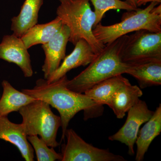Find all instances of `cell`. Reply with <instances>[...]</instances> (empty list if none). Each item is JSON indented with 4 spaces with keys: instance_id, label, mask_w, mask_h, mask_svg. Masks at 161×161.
Instances as JSON below:
<instances>
[{
    "instance_id": "obj_6",
    "label": "cell",
    "mask_w": 161,
    "mask_h": 161,
    "mask_svg": "<svg viewBox=\"0 0 161 161\" xmlns=\"http://www.w3.org/2000/svg\"><path fill=\"white\" fill-rule=\"evenodd\" d=\"M121 59L128 64L161 59V31L140 30L129 36Z\"/></svg>"
},
{
    "instance_id": "obj_3",
    "label": "cell",
    "mask_w": 161,
    "mask_h": 161,
    "mask_svg": "<svg viewBox=\"0 0 161 161\" xmlns=\"http://www.w3.org/2000/svg\"><path fill=\"white\" fill-rule=\"evenodd\" d=\"M59 1L60 4L57 8V17L69 30V42L75 45L79 40L83 39L96 55L100 53L105 45L93 34L96 16L91 9L89 0Z\"/></svg>"
},
{
    "instance_id": "obj_20",
    "label": "cell",
    "mask_w": 161,
    "mask_h": 161,
    "mask_svg": "<svg viewBox=\"0 0 161 161\" xmlns=\"http://www.w3.org/2000/svg\"><path fill=\"white\" fill-rule=\"evenodd\" d=\"M95 8L96 20L94 27L100 23L105 14L111 9H123L126 11L135 10L136 9L125 1L121 0H89Z\"/></svg>"
},
{
    "instance_id": "obj_2",
    "label": "cell",
    "mask_w": 161,
    "mask_h": 161,
    "mask_svg": "<svg viewBox=\"0 0 161 161\" xmlns=\"http://www.w3.org/2000/svg\"><path fill=\"white\" fill-rule=\"evenodd\" d=\"M128 38L129 36L124 35L106 44L85 69L68 80L67 87L73 92L84 93L104 80L126 74L130 64L122 61L121 53Z\"/></svg>"
},
{
    "instance_id": "obj_11",
    "label": "cell",
    "mask_w": 161,
    "mask_h": 161,
    "mask_svg": "<svg viewBox=\"0 0 161 161\" xmlns=\"http://www.w3.org/2000/svg\"><path fill=\"white\" fill-rule=\"evenodd\" d=\"M75 46L73 52L65 56L58 69L46 80L48 83L58 80L72 69L88 65L97 56L89 44L83 39L79 40Z\"/></svg>"
},
{
    "instance_id": "obj_16",
    "label": "cell",
    "mask_w": 161,
    "mask_h": 161,
    "mask_svg": "<svg viewBox=\"0 0 161 161\" xmlns=\"http://www.w3.org/2000/svg\"><path fill=\"white\" fill-rule=\"evenodd\" d=\"M143 95L140 88L130 82L119 88L112 95L108 106L118 119H122Z\"/></svg>"
},
{
    "instance_id": "obj_18",
    "label": "cell",
    "mask_w": 161,
    "mask_h": 161,
    "mask_svg": "<svg viewBox=\"0 0 161 161\" xmlns=\"http://www.w3.org/2000/svg\"><path fill=\"white\" fill-rule=\"evenodd\" d=\"M3 94L0 99V116H7L9 113L18 112L22 107L36 100V98L14 88L6 80L2 83Z\"/></svg>"
},
{
    "instance_id": "obj_15",
    "label": "cell",
    "mask_w": 161,
    "mask_h": 161,
    "mask_svg": "<svg viewBox=\"0 0 161 161\" xmlns=\"http://www.w3.org/2000/svg\"><path fill=\"white\" fill-rule=\"evenodd\" d=\"M161 132V105L157 108L152 116L145 123L143 127L139 130L136 144V152L135 160H143L145 154L153 140Z\"/></svg>"
},
{
    "instance_id": "obj_1",
    "label": "cell",
    "mask_w": 161,
    "mask_h": 161,
    "mask_svg": "<svg viewBox=\"0 0 161 161\" xmlns=\"http://www.w3.org/2000/svg\"><path fill=\"white\" fill-rule=\"evenodd\" d=\"M68 80L66 75L51 83H48L45 79H38L32 89L22 91L33 98L45 102L58 110L61 119V142L65 138L69 122L76 114L82 110L86 112L102 107L84 93L69 90L67 86Z\"/></svg>"
},
{
    "instance_id": "obj_23",
    "label": "cell",
    "mask_w": 161,
    "mask_h": 161,
    "mask_svg": "<svg viewBox=\"0 0 161 161\" xmlns=\"http://www.w3.org/2000/svg\"><path fill=\"white\" fill-rule=\"evenodd\" d=\"M125 1L127 2L136 9L138 8L137 5V0H125Z\"/></svg>"
},
{
    "instance_id": "obj_7",
    "label": "cell",
    "mask_w": 161,
    "mask_h": 161,
    "mask_svg": "<svg viewBox=\"0 0 161 161\" xmlns=\"http://www.w3.org/2000/svg\"><path fill=\"white\" fill-rule=\"evenodd\" d=\"M67 142L62 145V161H125L121 156L86 142L73 129H67Z\"/></svg>"
},
{
    "instance_id": "obj_21",
    "label": "cell",
    "mask_w": 161,
    "mask_h": 161,
    "mask_svg": "<svg viewBox=\"0 0 161 161\" xmlns=\"http://www.w3.org/2000/svg\"><path fill=\"white\" fill-rule=\"evenodd\" d=\"M27 138L33 147L38 161H61V154L56 152L54 148H49L45 141L38 135L28 136Z\"/></svg>"
},
{
    "instance_id": "obj_4",
    "label": "cell",
    "mask_w": 161,
    "mask_h": 161,
    "mask_svg": "<svg viewBox=\"0 0 161 161\" xmlns=\"http://www.w3.org/2000/svg\"><path fill=\"white\" fill-rule=\"evenodd\" d=\"M140 30L158 32L161 31V5L152 2L144 9L124 13L119 23L103 26L99 23L94 27L93 33L101 43L106 45L118 38Z\"/></svg>"
},
{
    "instance_id": "obj_14",
    "label": "cell",
    "mask_w": 161,
    "mask_h": 161,
    "mask_svg": "<svg viewBox=\"0 0 161 161\" xmlns=\"http://www.w3.org/2000/svg\"><path fill=\"white\" fill-rule=\"evenodd\" d=\"M43 0H25L19 14L11 19V30L21 38L27 31L37 24L39 12Z\"/></svg>"
},
{
    "instance_id": "obj_13",
    "label": "cell",
    "mask_w": 161,
    "mask_h": 161,
    "mask_svg": "<svg viewBox=\"0 0 161 161\" xmlns=\"http://www.w3.org/2000/svg\"><path fill=\"white\" fill-rule=\"evenodd\" d=\"M138 81L141 89L161 85V59L130 64L127 71Z\"/></svg>"
},
{
    "instance_id": "obj_5",
    "label": "cell",
    "mask_w": 161,
    "mask_h": 161,
    "mask_svg": "<svg viewBox=\"0 0 161 161\" xmlns=\"http://www.w3.org/2000/svg\"><path fill=\"white\" fill-rule=\"evenodd\" d=\"M22 116V124L26 135H39L50 147L59 146L57 141L58 129L61 127L60 116L52 112L50 105L36 99L18 111Z\"/></svg>"
},
{
    "instance_id": "obj_19",
    "label": "cell",
    "mask_w": 161,
    "mask_h": 161,
    "mask_svg": "<svg viewBox=\"0 0 161 161\" xmlns=\"http://www.w3.org/2000/svg\"><path fill=\"white\" fill-rule=\"evenodd\" d=\"M129 82V80L122 75H117L97 84L84 93L98 105H108L116 91Z\"/></svg>"
},
{
    "instance_id": "obj_22",
    "label": "cell",
    "mask_w": 161,
    "mask_h": 161,
    "mask_svg": "<svg viewBox=\"0 0 161 161\" xmlns=\"http://www.w3.org/2000/svg\"><path fill=\"white\" fill-rule=\"evenodd\" d=\"M152 2H156L159 4H161V0H137V6L138 7L143 5H146L147 3H152Z\"/></svg>"
},
{
    "instance_id": "obj_12",
    "label": "cell",
    "mask_w": 161,
    "mask_h": 161,
    "mask_svg": "<svg viewBox=\"0 0 161 161\" xmlns=\"http://www.w3.org/2000/svg\"><path fill=\"white\" fill-rule=\"evenodd\" d=\"M22 124H15L7 116H0V139L16 147L23 159L34 161V150L27 139Z\"/></svg>"
},
{
    "instance_id": "obj_9",
    "label": "cell",
    "mask_w": 161,
    "mask_h": 161,
    "mask_svg": "<svg viewBox=\"0 0 161 161\" xmlns=\"http://www.w3.org/2000/svg\"><path fill=\"white\" fill-rule=\"evenodd\" d=\"M70 31L63 24L59 31L47 43L42 45L45 55L42 70L44 79L47 80L60 65L66 56V46L69 42Z\"/></svg>"
},
{
    "instance_id": "obj_8",
    "label": "cell",
    "mask_w": 161,
    "mask_h": 161,
    "mask_svg": "<svg viewBox=\"0 0 161 161\" xmlns=\"http://www.w3.org/2000/svg\"><path fill=\"white\" fill-rule=\"evenodd\" d=\"M126 120L119 130L108 137L111 141H118L128 147L130 155L135 154L134 146L141 126L149 120L153 111L149 109L146 102L139 99L128 111Z\"/></svg>"
},
{
    "instance_id": "obj_10",
    "label": "cell",
    "mask_w": 161,
    "mask_h": 161,
    "mask_svg": "<svg viewBox=\"0 0 161 161\" xmlns=\"http://www.w3.org/2000/svg\"><path fill=\"white\" fill-rule=\"evenodd\" d=\"M27 50L21 38L14 34L6 35L0 43V59L16 64L24 77L30 78L33 71Z\"/></svg>"
},
{
    "instance_id": "obj_17",
    "label": "cell",
    "mask_w": 161,
    "mask_h": 161,
    "mask_svg": "<svg viewBox=\"0 0 161 161\" xmlns=\"http://www.w3.org/2000/svg\"><path fill=\"white\" fill-rule=\"evenodd\" d=\"M63 24L58 17L49 23L36 24L26 31L21 40L27 49L38 44L43 45L53 37Z\"/></svg>"
}]
</instances>
